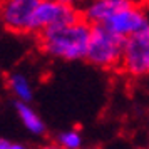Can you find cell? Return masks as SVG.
I'll return each mask as SVG.
<instances>
[{"label":"cell","mask_w":149,"mask_h":149,"mask_svg":"<svg viewBox=\"0 0 149 149\" xmlns=\"http://www.w3.org/2000/svg\"><path fill=\"white\" fill-rule=\"evenodd\" d=\"M42 52L52 59L75 62L86 59L91 37V25L86 20H77L69 25L45 29L40 32Z\"/></svg>","instance_id":"obj_1"},{"label":"cell","mask_w":149,"mask_h":149,"mask_svg":"<svg viewBox=\"0 0 149 149\" xmlns=\"http://www.w3.org/2000/svg\"><path fill=\"white\" fill-rule=\"evenodd\" d=\"M124 39L104 25H91L86 61L99 69H116L121 64Z\"/></svg>","instance_id":"obj_2"},{"label":"cell","mask_w":149,"mask_h":149,"mask_svg":"<svg viewBox=\"0 0 149 149\" xmlns=\"http://www.w3.org/2000/svg\"><path fill=\"white\" fill-rule=\"evenodd\" d=\"M81 20L79 7L74 2H59V0H39L32 15L30 34H40L45 29H54L69 25Z\"/></svg>","instance_id":"obj_3"},{"label":"cell","mask_w":149,"mask_h":149,"mask_svg":"<svg viewBox=\"0 0 149 149\" xmlns=\"http://www.w3.org/2000/svg\"><path fill=\"white\" fill-rule=\"evenodd\" d=\"M122 70L131 77H144L149 72V29L124 39L121 64Z\"/></svg>","instance_id":"obj_4"},{"label":"cell","mask_w":149,"mask_h":149,"mask_svg":"<svg viewBox=\"0 0 149 149\" xmlns=\"http://www.w3.org/2000/svg\"><path fill=\"white\" fill-rule=\"evenodd\" d=\"M37 3L39 0H2L0 24L14 34H30Z\"/></svg>","instance_id":"obj_5"},{"label":"cell","mask_w":149,"mask_h":149,"mask_svg":"<svg viewBox=\"0 0 149 149\" xmlns=\"http://www.w3.org/2000/svg\"><path fill=\"white\" fill-rule=\"evenodd\" d=\"M102 25L107 30H111L112 34L126 39V37L137 34L144 29H149V19L146 10L134 2L127 7L114 12Z\"/></svg>","instance_id":"obj_6"},{"label":"cell","mask_w":149,"mask_h":149,"mask_svg":"<svg viewBox=\"0 0 149 149\" xmlns=\"http://www.w3.org/2000/svg\"><path fill=\"white\" fill-rule=\"evenodd\" d=\"M131 3H134V0H87L81 3L79 12L81 19L89 25H102L114 12Z\"/></svg>","instance_id":"obj_7"},{"label":"cell","mask_w":149,"mask_h":149,"mask_svg":"<svg viewBox=\"0 0 149 149\" xmlns=\"http://www.w3.org/2000/svg\"><path fill=\"white\" fill-rule=\"evenodd\" d=\"M15 111H17V116H19L20 122L24 124V127L27 129L30 134L42 136L45 131H47L44 119L39 116V112H37L30 104H25V102H15Z\"/></svg>","instance_id":"obj_8"},{"label":"cell","mask_w":149,"mask_h":149,"mask_svg":"<svg viewBox=\"0 0 149 149\" xmlns=\"http://www.w3.org/2000/svg\"><path fill=\"white\" fill-rule=\"evenodd\" d=\"M7 87L10 94L14 95L17 102H32L34 99V86L25 74L22 72H12L7 77Z\"/></svg>","instance_id":"obj_9"},{"label":"cell","mask_w":149,"mask_h":149,"mask_svg":"<svg viewBox=\"0 0 149 149\" xmlns=\"http://www.w3.org/2000/svg\"><path fill=\"white\" fill-rule=\"evenodd\" d=\"M82 134L77 129H69V131H62L57 134L55 144L61 149H82Z\"/></svg>","instance_id":"obj_10"},{"label":"cell","mask_w":149,"mask_h":149,"mask_svg":"<svg viewBox=\"0 0 149 149\" xmlns=\"http://www.w3.org/2000/svg\"><path fill=\"white\" fill-rule=\"evenodd\" d=\"M8 149H29V148L25 144H22V142H10Z\"/></svg>","instance_id":"obj_11"},{"label":"cell","mask_w":149,"mask_h":149,"mask_svg":"<svg viewBox=\"0 0 149 149\" xmlns=\"http://www.w3.org/2000/svg\"><path fill=\"white\" fill-rule=\"evenodd\" d=\"M10 142L7 137H0V149H8V146H10Z\"/></svg>","instance_id":"obj_12"},{"label":"cell","mask_w":149,"mask_h":149,"mask_svg":"<svg viewBox=\"0 0 149 149\" xmlns=\"http://www.w3.org/2000/svg\"><path fill=\"white\" fill-rule=\"evenodd\" d=\"M47 149H61V148H59V146H57V144H52V146H49Z\"/></svg>","instance_id":"obj_13"},{"label":"cell","mask_w":149,"mask_h":149,"mask_svg":"<svg viewBox=\"0 0 149 149\" xmlns=\"http://www.w3.org/2000/svg\"><path fill=\"white\" fill-rule=\"evenodd\" d=\"M77 2H79V3H84V2H87V0H77Z\"/></svg>","instance_id":"obj_14"},{"label":"cell","mask_w":149,"mask_h":149,"mask_svg":"<svg viewBox=\"0 0 149 149\" xmlns=\"http://www.w3.org/2000/svg\"><path fill=\"white\" fill-rule=\"evenodd\" d=\"M59 2H72V0H59Z\"/></svg>","instance_id":"obj_15"}]
</instances>
